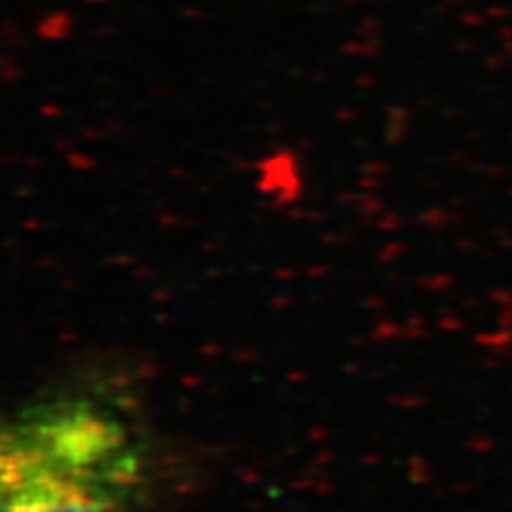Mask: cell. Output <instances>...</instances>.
Listing matches in <instances>:
<instances>
[{"mask_svg":"<svg viewBox=\"0 0 512 512\" xmlns=\"http://www.w3.org/2000/svg\"><path fill=\"white\" fill-rule=\"evenodd\" d=\"M148 483L146 440L99 399H39L3 425L0 512H137Z\"/></svg>","mask_w":512,"mask_h":512,"instance_id":"6da1fadb","label":"cell"}]
</instances>
